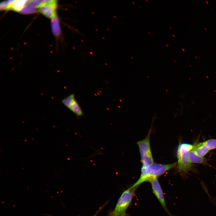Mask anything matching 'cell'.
Masks as SVG:
<instances>
[{"mask_svg": "<svg viewBox=\"0 0 216 216\" xmlns=\"http://www.w3.org/2000/svg\"><path fill=\"white\" fill-rule=\"evenodd\" d=\"M176 162L166 164L154 163L148 166H142L140 178L131 186L138 187L144 182H150L153 179L157 178L176 167Z\"/></svg>", "mask_w": 216, "mask_h": 216, "instance_id": "cell-1", "label": "cell"}, {"mask_svg": "<svg viewBox=\"0 0 216 216\" xmlns=\"http://www.w3.org/2000/svg\"><path fill=\"white\" fill-rule=\"evenodd\" d=\"M194 145L186 142H179L176 150L177 159L176 167L178 171L185 175L189 171H195L190 159V152L193 149Z\"/></svg>", "mask_w": 216, "mask_h": 216, "instance_id": "cell-2", "label": "cell"}, {"mask_svg": "<svg viewBox=\"0 0 216 216\" xmlns=\"http://www.w3.org/2000/svg\"><path fill=\"white\" fill-rule=\"evenodd\" d=\"M137 188L131 186L123 191L114 209L109 212L108 216H128L126 210L131 203Z\"/></svg>", "mask_w": 216, "mask_h": 216, "instance_id": "cell-3", "label": "cell"}, {"mask_svg": "<svg viewBox=\"0 0 216 216\" xmlns=\"http://www.w3.org/2000/svg\"><path fill=\"white\" fill-rule=\"evenodd\" d=\"M151 131L150 129L144 139L136 143L140 156L142 166H148L154 163L150 143Z\"/></svg>", "mask_w": 216, "mask_h": 216, "instance_id": "cell-4", "label": "cell"}, {"mask_svg": "<svg viewBox=\"0 0 216 216\" xmlns=\"http://www.w3.org/2000/svg\"><path fill=\"white\" fill-rule=\"evenodd\" d=\"M154 194L155 195L161 205L170 216H172L166 206L164 193L157 178L152 179L150 182Z\"/></svg>", "mask_w": 216, "mask_h": 216, "instance_id": "cell-5", "label": "cell"}, {"mask_svg": "<svg viewBox=\"0 0 216 216\" xmlns=\"http://www.w3.org/2000/svg\"><path fill=\"white\" fill-rule=\"evenodd\" d=\"M57 2L56 0H45L38 8L39 11L46 17L52 18L56 15Z\"/></svg>", "mask_w": 216, "mask_h": 216, "instance_id": "cell-6", "label": "cell"}, {"mask_svg": "<svg viewBox=\"0 0 216 216\" xmlns=\"http://www.w3.org/2000/svg\"><path fill=\"white\" fill-rule=\"evenodd\" d=\"M193 150L197 155L204 157L210 151L204 142L194 143Z\"/></svg>", "mask_w": 216, "mask_h": 216, "instance_id": "cell-7", "label": "cell"}, {"mask_svg": "<svg viewBox=\"0 0 216 216\" xmlns=\"http://www.w3.org/2000/svg\"><path fill=\"white\" fill-rule=\"evenodd\" d=\"M190 162L192 164H197L203 165H208V161L209 160L205 157L200 156L195 153L192 149L190 152Z\"/></svg>", "mask_w": 216, "mask_h": 216, "instance_id": "cell-8", "label": "cell"}, {"mask_svg": "<svg viewBox=\"0 0 216 216\" xmlns=\"http://www.w3.org/2000/svg\"><path fill=\"white\" fill-rule=\"evenodd\" d=\"M51 25L52 32L56 37H58L61 34L59 22L57 15L51 18Z\"/></svg>", "mask_w": 216, "mask_h": 216, "instance_id": "cell-9", "label": "cell"}, {"mask_svg": "<svg viewBox=\"0 0 216 216\" xmlns=\"http://www.w3.org/2000/svg\"><path fill=\"white\" fill-rule=\"evenodd\" d=\"M68 108L78 117L81 116L83 114L82 110L76 99L71 103Z\"/></svg>", "mask_w": 216, "mask_h": 216, "instance_id": "cell-10", "label": "cell"}, {"mask_svg": "<svg viewBox=\"0 0 216 216\" xmlns=\"http://www.w3.org/2000/svg\"><path fill=\"white\" fill-rule=\"evenodd\" d=\"M27 0H14L11 4L9 10L19 12L26 5Z\"/></svg>", "mask_w": 216, "mask_h": 216, "instance_id": "cell-11", "label": "cell"}, {"mask_svg": "<svg viewBox=\"0 0 216 216\" xmlns=\"http://www.w3.org/2000/svg\"><path fill=\"white\" fill-rule=\"evenodd\" d=\"M75 96L74 94H72L63 99L62 101V104L68 108L71 103L75 100Z\"/></svg>", "mask_w": 216, "mask_h": 216, "instance_id": "cell-12", "label": "cell"}, {"mask_svg": "<svg viewBox=\"0 0 216 216\" xmlns=\"http://www.w3.org/2000/svg\"><path fill=\"white\" fill-rule=\"evenodd\" d=\"M36 11L35 8L27 5L24 6L19 12L22 14H28L34 13Z\"/></svg>", "mask_w": 216, "mask_h": 216, "instance_id": "cell-13", "label": "cell"}, {"mask_svg": "<svg viewBox=\"0 0 216 216\" xmlns=\"http://www.w3.org/2000/svg\"><path fill=\"white\" fill-rule=\"evenodd\" d=\"M210 150L216 149V139H211L204 141Z\"/></svg>", "mask_w": 216, "mask_h": 216, "instance_id": "cell-14", "label": "cell"}, {"mask_svg": "<svg viewBox=\"0 0 216 216\" xmlns=\"http://www.w3.org/2000/svg\"><path fill=\"white\" fill-rule=\"evenodd\" d=\"M14 0H8L2 2L0 4L1 10H9L12 3Z\"/></svg>", "mask_w": 216, "mask_h": 216, "instance_id": "cell-15", "label": "cell"}, {"mask_svg": "<svg viewBox=\"0 0 216 216\" xmlns=\"http://www.w3.org/2000/svg\"><path fill=\"white\" fill-rule=\"evenodd\" d=\"M45 2V0H30V5L34 8H39Z\"/></svg>", "mask_w": 216, "mask_h": 216, "instance_id": "cell-16", "label": "cell"}, {"mask_svg": "<svg viewBox=\"0 0 216 216\" xmlns=\"http://www.w3.org/2000/svg\"><path fill=\"white\" fill-rule=\"evenodd\" d=\"M97 214H94V215H93V216H96V215H97Z\"/></svg>", "mask_w": 216, "mask_h": 216, "instance_id": "cell-17", "label": "cell"}]
</instances>
